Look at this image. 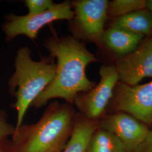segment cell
Instances as JSON below:
<instances>
[{"mask_svg":"<svg viewBox=\"0 0 152 152\" xmlns=\"http://www.w3.org/2000/svg\"><path fill=\"white\" fill-rule=\"evenodd\" d=\"M49 55L56 59L54 78L31 107L39 108L54 99H61L73 105L80 93L86 92L96 85L87 77V65L99 59L86 48L85 45L71 35L59 37L54 34L43 44Z\"/></svg>","mask_w":152,"mask_h":152,"instance_id":"6da1fadb","label":"cell"},{"mask_svg":"<svg viewBox=\"0 0 152 152\" xmlns=\"http://www.w3.org/2000/svg\"><path fill=\"white\" fill-rule=\"evenodd\" d=\"M76 114L73 105L51 102L37 122L16 129L10 151L63 152L71 137Z\"/></svg>","mask_w":152,"mask_h":152,"instance_id":"7a4b0ae2","label":"cell"},{"mask_svg":"<svg viewBox=\"0 0 152 152\" xmlns=\"http://www.w3.org/2000/svg\"><path fill=\"white\" fill-rule=\"evenodd\" d=\"M15 71L7 82L9 91L14 98L13 105L17 113L16 129L23 124L29 107L54 78L56 63L54 58L42 56L33 60L31 50L27 46L16 51Z\"/></svg>","mask_w":152,"mask_h":152,"instance_id":"3957f363","label":"cell"},{"mask_svg":"<svg viewBox=\"0 0 152 152\" xmlns=\"http://www.w3.org/2000/svg\"><path fill=\"white\" fill-rule=\"evenodd\" d=\"M71 4L74 11L68 24L71 36L99 46L108 17V1L75 0L71 1Z\"/></svg>","mask_w":152,"mask_h":152,"instance_id":"277c9868","label":"cell"},{"mask_svg":"<svg viewBox=\"0 0 152 152\" xmlns=\"http://www.w3.org/2000/svg\"><path fill=\"white\" fill-rule=\"evenodd\" d=\"M74 16L70 1L55 4L49 10L36 15H17L10 14L5 16L2 30L7 42L19 36H25L34 40L40 30L49 24L58 20H70Z\"/></svg>","mask_w":152,"mask_h":152,"instance_id":"5b68a950","label":"cell"},{"mask_svg":"<svg viewBox=\"0 0 152 152\" xmlns=\"http://www.w3.org/2000/svg\"><path fill=\"white\" fill-rule=\"evenodd\" d=\"M99 75L100 80L98 85L87 92L79 94L73 103L79 113L88 120L100 121L103 117L119 81L118 73L113 65H102Z\"/></svg>","mask_w":152,"mask_h":152,"instance_id":"8992f818","label":"cell"},{"mask_svg":"<svg viewBox=\"0 0 152 152\" xmlns=\"http://www.w3.org/2000/svg\"><path fill=\"white\" fill-rule=\"evenodd\" d=\"M116 112H124L145 125H152V81L131 86L118 83L110 104Z\"/></svg>","mask_w":152,"mask_h":152,"instance_id":"52a82bcc","label":"cell"},{"mask_svg":"<svg viewBox=\"0 0 152 152\" xmlns=\"http://www.w3.org/2000/svg\"><path fill=\"white\" fill-rule=\"evenodd\" d=\"M99 127L114 134L127 152H135L147 137L150 129L147 125L124 112L104 115Z\"/></svg>","mask_w":152,"mask_h":152,"instance_id":"ba28073f","label":"cell"},{"mask_svg":"<svg viewBox=\"0 0 152 152\" xmlns=\"http://www.w3.org/2000/svg\"><path fill=\"white\" fill-rule=\"evenodd\" d=\"M114 66L119 81L126 85H136L143 79L152 77V37L132 53L121 56Z\"/></svg>","mask_w":152,"mask_h":152,"instance_id":"9c48e42d","label":"cell"},{"mask_svg":"<svg viewBox=\"0 0 152 152\" xmlns=\"http://www.w3.org/2000/svg\"><path fill=\"white\" fill-rule=\"evenodd\" d=\"M143 37V35L110 26L105 29L99 46L103 45L110 51L124 56L136 50Z\"/></svg>","mask_w":152,"mask_h":152,"instance_id":"30bf717a","label":"cell"},{"mask_svg":"<svg viewBox=\"0 0 152 152\" xmlns=\"http://www.w3.org/2000/svg\"><path fill=\"white\" fill-rule=\"evenodd\" d=\"M99 127V121L88 120L76 113L71 137L62 152H85L94 132Z\"/></svg>","mask_w":152,"mask_h":152,"instance_id":"8fae6325","label":"cell"},{"mask_svg":"<svg viewBox=\"0 0 152 152\" xmlns=\"http://www.w3.org/2000/svg\"><path fill=\"white\" fill-rule=\"evenodd\" d=\"M110 26L141 35L152 32V12L146 9L115 18Z\"/></svg>","mask_w":152,"mask_h":152,"instance_id":"7c38bea8","label":"cell"},{"mask_svg":"<svg viewBox=\"0 0 152 152\" xmlns=\"http://www.w3.org/2000/svg\"><path fill=\"white\" fill-rule=\"evenodd\" d=\"M85 152H127L120 140L108 131L99 127L91 137Z\"/></svg>","mask_w":152,"mask_h":152,"instance_id":"4fadbf2b","label":"cell"},{"mask_svg":"<svg viewBox=\"0 0 152 152\" xmlns=\"http://www.w3.org/2000/svg\"><path fill=\"white\" fill-rule=\"evenodd\" d=\"M146 9V0H114L109 1L108 15L116 18Z\"/></svg>","mask_w":152,"mask_h":152,"instance_id":"5bb4252c","label":"cell"},{"mask_svg":"<svg viewBox=\"0 0 152 152\" xmlns=\"http://www.w3.org/2000/svg\"><path fill=\"white\" fill-rule=\"evenodd\" d=\"M24 4L28 9V15H36L49 10L54 2L52 0H26Z\"/></svg>","mask_w":152,"mask_h":152,"instance_id":"9a60e30c","label":"cell"},{"mask_svg":"<svg viewBox=\"0 0 152 152\" xmlns=\"http://www.w3.org/2000/svg\"><path fill=\"white\" fill-rule=\"evenodd\" d=\"M15 130V126L9 122L5 112L0 110V143L9 137L12 136Z\"/></svg>","mask_w":152,"mask_h":152,"instance_id":"2e32d148","label":"cell"},{"mask_svg":"<svg viewBox=\"0 0 152 152\" xmlns=\"http://www.w3.org/2000/svg\"><path fill=\"white\" fill-rule=\"evenodd\" d=\"M135 152H152V130H150L147 137Z\"/></svg>","mask_w":152,"mask_h":152,"instance_id":"e0dca14e","label":"cell"},{"mask_svg":"<svg viewBox=\"0 0 152 152\" xmlns=\"http://www.w3.org/2000/svg\"><path fill=\"white\" fill-rule=\"evenodd\" d=\"M146 9L152 12V0H146Z\"/></svg>","mask_w":152,"mask_h":152,"instance_id":"ac0fdd59","label":"cell"},{"mask_svg":"<svg viewBox=\"0 0 152 152\" xmlns=\"http://www.w3.org/2000/svg\"><path fill=\"white\" fill-rule=\"evenodd\" d=\"M2 142L0 143V152H11L10 148L7 149L6 148H5V147L3 145Z\"/></svg>","mask_w":152,"mask_h":152,"instance_id":"d6986e66","label":"cell"},{"mask_svg":"<svg viewBox=\"0 0 152 152\" xmlns=\"http://www.w3.org/2000/svg\"></svg>","mask_w":152,"mask_h":152,"instance_id":"ffe728a7","label":"cell"}]
</instances>
